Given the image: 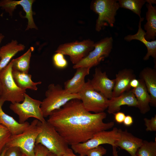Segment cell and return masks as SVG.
Listing matches in <instances>:
<instances>
[{
  "label": "cell",
  "instance_id": "obj_1",
  "mask_svg": "<svg viewBox=\"0 0 156 156\" xmlns=\"http://www.w3.org/2000/svg\"><path fill=\"white\" fill-rule=\"evenodd\" d=\"M49 116L47 121L71 146L85 142L114 125L113 122H103L107 117L104 112L92 113L88 111L79 99L70 100Z\"/></svg>",
  "mask_w": 156,
  "mask_h": 156
},
{
  "label": "cell",
  "instance_id": "obj_2",
  "mask_svg": "<svg viewBox=\"0 0 156 156\" xmlns=\"http://www.w3.org/2000/svg\"><path fill=\"white\" fill-rule=\"evenodd\" d=\"M45 94V97L40 105L44 118L49 116L53 111L60 109L70 100L80 99L78 94L70 93L60 85L53 83L49 85Z\"/></svg>",
  "mask_w": 156,
  "mask_h": 156
},
{
  "label": "cell",
  "instance_id": "obj_3",
  "mask_svg": "<svg viewBox=\"0 0 156 156\" xmlns=\"http://www.w3.org/2000/svg\"><path fill=\"white\" fill-rule=\"evenodd\" d=\"M41 131L40 121L35 119L22 133L11 135L5 147H18L28 156H35L36 139Z\"/></svg>",
  "mask_w": 156,
  "mask_h": 156
},
{
  "label": "cell",
  "instance_id": "obj_4",
  "mask_svg": "<svg viewBox=\"0 0 156 156\" xmlns=\"http://www.w3.org/2000/svg\"><path fill=\"white\" fill-rule=\"evenodd\" d=\"M42 131L35 144H40L57 156H63L69 148L68 144L53 127L47 121L40 122Z\"/></svg>",
  "mask_w": 156,
  "mask_h": 156
},
{
  "label": "cell",
  "instance_id": "obj_5",
  "mask_svg": "<svg viewBox=\"0 0 156 156\" xmlns=\"http://www.w3.org/2000/svg\"><path fill=\"white\" fill-rule=\"evenodd\" d=\"M117 0H94L91 3L90 8L98 15L95 30L100 31L105 26L112 27L116 21L117 11L119 8Z\"/></svg>",
  "mask_w": 156,
  "mask_h": 156
},
{
  "label": "cell",
  "instance_id": "obj_6",
  "mask_svg": "<svg viewBox=\"0 0 156 156\" xmlns=\"http://www.w3.org/2000/svg\"><path fill=\"white\" fill-rule=\"evenodd\" d=\"M78 94L83 107L88 111L99 113L104 112L107 109L109 99L92 87L90 79L85 82Z\"/></svg>",
  "mask_w": 156,
  "mask_h": 156
},
{
  "label": "cell",
  "instance_id": "obj_7",
  "mask_svg": "<svg viewBox=\"0 0 156 156\" xmlns=\"http://www.w3.org/2000/svg\"><path fill=\"white\" fill-rule=\"evenodd\" d=\"M120 137L119 129L115 127L110 131L104 130L98 132L87 141L71 146V147L75 153L86 156L88 151L102 144H107L112 146H115V143Z\"/></svg>",
  "mask_w": 156,
  "mask_h": 156
},
{
  "label": "cell",
  "instance_id": "obj_8",
  "mask_svg": "<svg viewBox=\"0 0 156 156\" xmlns=\"http://www.w3.org/2000/svg\"><path fill=\"white\" fill-rule=\"evenodd\" d=\"M42 101L33 99L26 93L22 103H11L9 107L18 116V122L23 123L30 118L42 122L46 120L40 108Z\"/></svg>",
  "mask_w": 156,
  "mask_h": 156
},
{
  "label": "cell",
  "instance_id": "obj_9",
  "mask_svg": "<svg viewBox=\"0 0 156 156\" xmlns=\"http://www.w3.org/2000/svg\"><path fill=\"white\" fill-rule=\"evenodd\" d=\"M12 62L0 71V79L2 88L1 98L5 102H10L11 103H20L23 101L26 90L19 88L13 79L12 71Z\"/></svg>",
  "mask_w": 156,
  "mask_h": 156
},
{
  "label": "cell",
  "instance_id": "obj_10",
  "mask_svg": "<svg viewBox=\"0 0 156 156\" xmlns=\"http://www.w3.org/2000/svg\"><path fill=\"white\" fill-rule=\"evenodd\" d=\"M113 40L111 37H106L94 43V49L87 55L73 66L74 69L80 67L91 68L99 64L108 57L113 47Z\"/></svg>",
  "mask_w": 156,
  "mask_h": 156
},
{
  "label": "cell",
  "instance_id": "obj_11",
  "mask_svg": "<svg viewBox=\"0 0 156 156\" xmlns=\"http://www.w3.org/2000/svg\"><path fill=\"white\" fill-rule=\"evenodd\" d=\"M94 42L90 39L66 43L59 45L55 52L68 55L74 65L86 56L94 49Z\"/></svg>",
  "mask_w": 156,
  "mask_h": 156
},
{
  "label": "cell",
  "instance_id": "obj_12",
  "mask_svg": "<svg viewBox=\"0 0 156 156\" xmlns=\"http://www.w3.org/2000/svg\"><path fill=\"white\" fill-rule=\"evenodd\" d=\"M34 1V0H21L18 1L1 0L0 1V8L4 10L10 16H12L16 6L20 5L26 13V15L24 17L28 20V24L26 30L32 29H38L33 16L34 12L32 10V5Z\"/></svg>",
  "mask_w": 156,
  "mask_h": 156
},
{
  "label": "cell",
  "instance_id": "obj_13",
  "mask_svg": "<svg viewBox=\"0 0 156 156\" xmlns=\"http://www.w3.org/2000/svg\"><path fill=\"white\" fill-rule=\"evenodd\" d=\"M90 84L96 90L101 93L108 99L112 97L115 80L109 79L105 71L102 72L100 68H96L93 76L90 79Z\"/></svg>",
  "mask_w": 156,
  "mask_h": 156
},
{
  "label": "cell",
  "instance_id": "obj_14",
  "mask_svg": "<svg viewBox=\"0 0 156 156\" xmlns=\"http://www.w3.org/2000/svg\"><path fill=\"white\" fill-rule=\"evenodd\" d=\"M120 137L115 143V146L119 147L127 151L131 156H137L136 153L142 146L143 140L137 137L126 129L123 131L119 129Z\"/></svg>",
  "mask_w": 156,
  "mask_h": 156
},
{
  "label": "cell",
  "instance_id": "obj_15",
  "mask_svg": "<svg viewBox=\"0 0 156 156\" xmlns=\"http://www.w3.org/2000/svg\"><path fill=\"white\" fill-rule=\"evenodd\" d=\"M134 78L135 75L131 69L125 68L119 71L116 75L112 97L118 96L130 90V81Z\"/></svg>",
  "mask_w": 156,
  "mask_h": 156
},
{
  "label": "cell",
  "instance_id": "obj_16",
  "mask_svg": "<svg viewBox=\"0 0 156 156\" xmlns=\"http://www.w3.org/2000/svg\"><path fill=\"white\" fill-rule=\"evenodd\" d=\"M138 107V102L132 90L126 92L119 96L109 99L107 112L114 114L119 112L122 106Z\"/></svg>",
  "mask_w": 156,
  "mask_h": 156
},
{
  "label": "cell",
  "instance_id": "obj_17",
  "mask_svg": "<svg viewBox=\"0 0 156 156\" xmlns=\"http://www.w3.org/2000/svg\"><path fill=\"white\" fill-rule=\"evenodd\" d=\"M144 18H140L138 24V28L136 33L134 35L129 34L125 36L124 40L127 42H130L133 40H137L142 42L147 48V51L143 59L144 60H148L150 56L154 59H156V40L151 41L146 40L145 38L146 35L145 31L141 27V23L144 20Z\"/></svg>",
  "mask_w": 156,
  "mask_h": 156
},
{
  "label": "cell",
  "instance_id": "obj_18",
  "mask_svg": "<svg viewBox=\"0 0 156 156\" xmlns=\"http://www.w3.org/2000/svg\"><path fill=\"white\" fill-rule=\"evenodd\" d=\"M76 69V70L73 76L64 83V89L73 94L79 93L85 82V78L89 74L90 69L84 67Z\"/></svg>",
  "mask_w": 156,
  "mask_h": 156
},
{
  "label": "cell",
  "instance_id": "obj_19",
  "mask_svg": "<svg viewBox=\"0 0 156 156\" xmlns=\"http://www.w3.org/2000/svg\"><path fill=\"white\" fill-rule=\"evenodd\" d=\"M5 101L0 98V124L6 127L10 132L11 135H15L22 133L30 124L26 121L21 123L13 117L6 114L3 110L2 107Z\"/></svg>",
  "mask_w": 156,
  "mask_h": 156
},
{
  "label": "cell",
  "instance_id": "obj_20",
  "mask_svg": "<svg viewBox=\"0 0 156 156\" xmlns=\"http://www.w3.org/2000/svg\"><path fill=\"white\" fill-rule=\"evenodd\" d=\"M139 77L144 82L151 97L150 104L156 107V70L149 67L144 68L140 72Z\"/></svg>",
  "mask_w": 156,
  "mask_h": 156
},
{
  "label": "cell",
  "instance_id": "obj_21",
  "mask_svg": "<svg viewBox=\"0 0 156 156\" xmlns=\"http://www.w3.org/2000/svg\"><path fill=\"white\" fill-rule=\"evenodd\" d=\"M25 48L24 44L14 40L2 46L0 48V71L8 65L13 56Z\"/></svg>",
  "mask_w": 156,
  "mask_h": 156
},
{
  "label": "cell",
  "instance_id": "obj_22",
  "mask_svg": "<svg viewBox=\"0 0 156 156\" xmlns=\"http://www.w3.org/2000/svg\"><path fill=\"white\" fill-rule=\"evenodd\" d=\"M138 80V86L131 90L137 101V107L141 114H145L150 110L151 97L144 81L140 79Z\"/></svg>",
  "mask_w": 156,
  "mask_h": 156
},
{
  "label": "cell",
  "instance_id": "obj_23",
  "mask_svg": "<svg viewBox=\"0 0 156 156\" xmlns=\"http://www.w3.org/2000/svg\"><path fill=\"white\" fill-rule=\"evenodd\" d=\"M146 5L147 11L146 15L147 22L144 25L146 31L145 38L148 41L154 40L156 37V8L151 3Z\"/></svg>",
  "mask_w": 156,
  "mask_h": 156
},
{
  "label": "cell",
  "instance_id": "obj_24",
  "mask_svg": "<svg viewBox=\"0 0 156 156\" xmlns=\"http://www.w3.org/2000/svg\"><path fill=\"white\" fill-rule=\"evenodd\" d=\"M12 73L14 80L20 88L25 90L27 89L37 90V86L42 83L41 81L34 82L31 79V75L18 71L12 68Z\"/></svg>",
  "mask_w": 156,
  "mask_h": 156
},
{
  "label": "cell",
  "instance_id": "obj_25",
  "mask_svg": "<svg viewBox=\"0 0 156 156\" xmlns=\"http://www.w3.org/2000/svg\"><path fill=\"white\" fill-rule=\"evenodd\" d=\"M33 49L30 47L24 54L15 59H12V68L19 71L28 73L30 63Z\"/></svg>",
  "mask_w": 156,
  "mask_h": 156
},
{
  "label": "cell",
  "instance_id": "obj_26",
  "mask_svg": "<svg viewBox=\"0 0 156 156\" xmlns=\"http://www.w3.org/2000/svg\"><path fill=\"white\" fill-rule=\"evenodd\" d=\"M119 8L129 10L141 17V9L146 0H118Z\"/></svg>",
  "mask_w": 156,
  "mask_h": 156
},
{
  "label": "cell",
  "instance_id": "obj_27",
  "mask_svg": "<svg viewBox=\"0 0 156 156\" xmlns=\"http://www.w3.org/2000/svg\"><path fill=\"white\" fill-rule=\"evenodd\" d=\"M137 156H156V141L143 140L142 146L138 149Z\"/></svg>",
  "mask_w": 156,
  "mask_h": 156
},
{
  "label": "cell",
  "instance_id": "obj_28",
  "mask_svg": "<svg viewBox=\"0 0 156 156\" xmlns=\"http://www.w3.org/2000/svg\"><path fill=\"white\" fill-rule=\"evenodd\" d=\"M11 136L9 130L0 124V155Z\"/></svg>",
  "mask_w": 156,
  "mask_h": 156
},
{
  "label": "cell",
  "instance_id": "obj_29",
  "mask_svg": "<svg viewBox=\"0 0 156 156\" xmlns=\"http://www.w3.org/2000/svg\"><path fill=\"white\" fill-rule=\"evenodd\" d=\"M53 60L55 66L58 68H64L67 66L68 62L62 53H56L53 56Z\"/></svg>",
  "mask_w": 156,
  "mask_h": 156
},
{
  "label": "cell",
  "instance_id": "obj_30",
  "mask_svg": "<svg viewBox=\"0 0 156 156\" xmlns=\"http://www.w3.org/2000/svg\"><path fill=\"white\" fill-rule=\"evenodd\" d=\"M107 149L100 145L88 151L86 156H103L107 153Z\"/></svg>",
  "mask_w": 156,
  "mask_h": 156
},
{
  "label": "cell",
  "instance_id": "obj_31",
  "mask_svg": "<svg viewBox=\"0 0 156 156\" xmlns=\"http://www.w3.org/2000/svg\"><path fill=\"white\" fill-rule=\"evenodd\" d=\"M145 125L146 127V130L147 131H156V115L151 119L145 118L144 119Z\"/></svg>",
  "mask_w": 156,
  "mask_h": 156
},
{
  "label": "cell",
  "instance_id": "obj_32",
  "mask_svg": "<svg viewBox=\"0 0 156 156\" xmlns=\"http://www.w3.org/2000/svg\"><path fill=\"white\" fill-rule=\"evenodd\" d=\"M23 153L19 148L13 146L8 148L4 156H23Z\"/></svg>",
  "mask_w": 156,
  "mask_h": 156
},
{
  "label": "cell",
  "instance_id": "obj_33",
  "mask_svg": "<svg viewBox=\"0 0 156 156\" xmlns=\"http://www.w3.org/2000/svg\"><path fill=\"white\" fill-rule=\"evenodd\" d=\"M49 150L40 144H35L34 148L35 156H46Z\"/></svg>",
  "mask_w": 156,
  "mask_h": 156
},
{
  "label": "cell",
  "instance_id": "obj_34",
  "mask_svg": "<svg viewBox=\"0 0 156 156\" xmlns=\"http://www.w3.org/2000/svg\"><path fill=\"white\" fill-rule=\"evenodd\" d=\"M115 121L118 123L121 124L123 123L126 115L122 112H118L114 114Z\"/></svg>",
  "mask_w": 156,
  "mask_h": 156
},
{
  "label": "cell",
  "instance_id": "obj_35",
  "mask_svg": "<svg viewBox=\"0 0 156 156\" xmlns=\"http://www.w3.org/2000/svg\"><path fill=\"white\" fill-rule=\"evenodd\" d=\"M133 122V119L132 116L129 115L126 116L123 123L124 125L127 127L131 126Z\"/></svg>",
  "mask_w": 156,
  "mask_h": 156
},
{
  "label": "cell",
  "instance_id": "obj_36",
  "mask_svg": "<svg viewBox=\"0 0 156 156\" xmlns=\"http://www.w3.org/2000/svg\"><path fill=\"white\" fill-rule=\"evenodd\" d=\"M139 82L138 79L134 78L132 79L130 81V85L131 88H133L137 87L139 85Z\"/></svg>",
  "mask_w": 156,
  "mask_h": 156
},
{
  "label": "cell",
  "instance_id": "obj_37",
  "mask_svg": "<svg viewBox=\"0 0 156 156\" xmlns=\"http://www.w3.org/2000/svg\"><path fill=\"white\" fill-rule=\"evenodd\" d=\"M63 156H86L80 155H77L73 153L72 149L68 148L66 151Z\"/></svg>",
  "mask_w": 156,
  "mask_h": 156
},
{
  "label": "cell",
  "instance_id": "obj_38",
  "mask_svg": "<svg viewBox=\"0 0 156 156\" xmlns=\"http://www.w3.org/2000/svg\"><path fill=\"white\" fill-rule=\"evenodd\" d=\"M112 154L113 156H118V152L115 146H112Z\"/></svg>",
  "mask_w": 156,
  "mask_h": 156
},
{
  "label": "cell",
  "instance_id": "obj_39",
  "mask_svg": "<svg viewBox=\"0 0 156 156\" xmlns=\"http://www.w3.org/2000/svg\"><path fill=\"white\" fill-rule=\"evenodd\" d=\"M146 2L148 3L156 4V1L155 0H146Z\"/></svg>",
  "mask_w": 156,
  "mask_h": 156
},
{
  "label": "cell",
  "instance_id": "obj_40",
  "mask_svg": "<svg viewBox=\"0 0 156 156\" xmlns=\"http://www.w3.org/2000/svg\"><path fill=\"white\" fill-rule=\"evenodd\" d=\"M2 94V88L1 81L0 79V98H1Z\"/></svg>",
  "mask_w": 156,
  "mask_h": 156
},
{
  "label": "cell",
  "instance_id": "obj_41",
  "mask_svg": "<svg viewBox=\"0 0 156 156\" xmlns=\"http://www.w3.org/2000/svg\"><path fill=\"white\" fill-rule=\"evenodd\" d=\"M8 148L5 147L2 151L0 156H4L5 152Z\"/></svg>",
  "mask_w": 156,
  "mask_h": 156
},
{
  "label": "cell",
  "instance_id": "obj_42",
  "mask_svg": "<svg viewBox=\"0 0 156 156\" xmlns=\"http://www.w3.org/2000/svg\"><path fill=\"white\" fill-rule=\"evenodd\" d=\"M4 36L1 33H0V44L4 38Z\"/></svg>",
  "mask_w": 156,
  "mask_h": 156
},
{
  "label": "cell",
  "instance_id": "obj_43",
  "mask_svg": "<svg viewBox=\"0 0 156 156\" xmlns=\"http://www.w3.org/2000/svg\"><path fill=\"white\" fill-rule=\"evenodd\" d=\"M46 156H57L55 155L54 154L50 152H49L48 153L47 155Z\"/></svg>",
  "mask_w": 156,
  "mask_h": 156
},
{
  "label": "cell",
  "instance_id": "obj_44",
  "mask_svg": "<svg viewBox=\"0 0 156 156\" xmlns=\"http://www.w3.org/2000/svg\"><path fill=\"white\" fill-rule=\"evenodd\" d=\"M23 156H28L24 153H23Z\"/></svg>",
  "mask_w": 156,
  "mask_h": 156
}]
</instances>
